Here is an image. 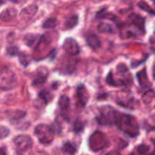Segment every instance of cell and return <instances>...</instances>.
<instances>
[{
    "mask_svg": "<svg viewBox=\"0 0 155 155\" xmlns=\"http://www.w3.org/2000/svg\"><path fill=\"white\" fill-rule=\"evenodd\" d=\"M120 130L130 137L134 138L139 135V127L136 118L127 114H118L115 124Z\"/></svg>",
    "mask_w": 155,
    "mask_h": 155,
    "instance_id": "obj_1",
    "label": "cell"
},
{
    "mask_svg": "<svg viewBox=\"0 0 155 155\" xmlns=\"http://www.w3.org/2000/svg\"><path fill=\"white\" fill-rule=\"evenodd\" d=\"M99 115L96 117L97 122L101 125L112 126L115 124L119 112L110 106H103L100 108Z\"/></svg>",
    "mask_w": 155,
    "mask_h": 155,
    "instance_id": "obj_2",
    "label": "cell"
},
{
    "mask_svg": "<svg viewBox=\"0 0 155 155\" xmlns=\"http://www.w3.org/2000/svg\"><path fill=\"white\" fill-rule=\"evenodd\" d=\"M17 85V77L15 73L7 67L0 68V89L9 90Z\"/></svg>",
    "mask_w": 155,
    "mask_h": 155,
    "instance_id": "obj_3",
    "label": "cell"
},
{
    "mask_svg": "<svg viewBox=\"0 0 155 155\" xmlns=\"http://www.w3.org/2000/svg\"><path fill=\"white\" fill-rule=\"evenodd\" d=\"M34 134L42 144H50L54 139V130L50 126L39 124L35 128Z\"/></svg>",
    "mask_w": 155,
    "mask_h": 155,
    "instance_id": "obj_4",
    "label": "cell"
},
{
    "mask_svg": "<svg viewBox=\"0 0 155 155\" xmlns=\"http://www.w3.org/2000/svg\"><path fill=\"white\" fill-rule=\"evenodd\" d=\"M108 145L107 137L101 132H95L89 139V146L93 151L104 149Z\"/></svg>",
    "mask_w": 155,
    "mask_h": 155,
    "instance_id": "obj_5",
    "label": "cell"
},
{
    "mask_svg": "<svg viewBox=\"0 0 155 155\" xmlns=\"http://www.w3.org/2000/svg\"><path fill=\"white\" fill-rule=\"evenodd\" d=\"M14 142L17 150L21 152H25L33 146V140L31 137L27 135H19L14 139Z\"/></svg>",
    "mask_w": 155,
    "mask_h": 155,
    "instance_id": "obj_6",
    "label": "cell"
},
{
    "mask_svg": "<svg viewBox=\"0 0 155 155\" xmlns=\"http://www.w3.org/2000/svg\"><path fill=\"white\" fill-rule=\"evenodd\" d=\"M63 48L64 51L71 56H75L80 54V48L77 41L73 38H68L64 40Z\"/></svg>",
    "mask_w": 155,
    "mask_h": 155,
    "instance_id": "obj_7",
    "label": "cell"
},
{
    "mask_svg": "<svg viewBox=\"0 0 155 155\" xmlns=\"http://www.w3.org/2000/svg\"><path fill=\"white\" fill-rule=\"evenodd\" d=\"M129 21L130 24L132 25L137 27L139 30H140L141 33H144L145 31V18H142V16L136 14H132L129 17Z\"/></svg>",
    "mask_w": 155,
    "mask_h": 155,
    "instance_id": "obj_8",
    "label": "cell"
},
{
    "mask_svg": "<svg viewBox=\"0 0 155 155\" xmlns=\"http://www.w3.org/2000/svg\"><path fill=\"white\" fill-rule=\"evenodd\" d=\"M77 98L82 106H85L89 98V95L83 85H79L77 88Z\"/></svg>",
    "mask_w": 155,
    "mask_h": 155,
    "instance_id": "obj_9",
    "label": "cell"
},
{
    "mask_svg": "<svg viewBox=\"0 0 155 155\" xmlns=\"http://www.w3.org/2000/svg\"><path fill=\"white\" fill-rule=\"evenodd\" d=\"M47 74H48V71H47L46 68H39L37 71V75L33 81V86H37L45 83L47 80Z\"/></svg>",
    "mask_w": 155,
    "mask_h": 155,
    "instance_id": "obj_10",
    "label": "cell"
},
{
    "mask_svg": "<svg viewBox=\"0 0 155 155\" xmlns=\"http://www.w3.org/2000/svg\"><path fill=\"white\" fill-rule=\"evenodd\" d=\"M70 104H71V101H70V98L68 95H61L58 101V106L61 114L63 115H64V116L68 115L70 107Z\"/></svg>",
    "mask_w": 155,
    "mask_h": 155,
    "instance_id": "obj_11",
    "label": "cell"
},
{
    "mask_svg": "<svg viewBox=\"0 0 155 155\" xmlns=\"http://www.w3.org/2000/svg\"><path fill=\"white\" fill-rule=\"evenodd\" d=\"M86 42L88 45L91 47V48H94V49H97V48L101 47V40L98 38L97 35L95 33H89L86 36Z\"/></svg>",
    "mask_w": 155,
    "mask_h": 155,
    "instance_id": "obj_12",
    "label": "cell"
},
{
    "mask_svg": "<svg viewBox=\"0 0 155 155\" xmlns=\"http://www.w3.org/2000/svg\"><path fill=\"white\" fill-rule=\"evenodd\" d=\"M17 10L15 8H8L0 14V20L3 21H9L17 16Z\"/></svg>",
    "mask_w": 155,
    "mask_h": 155,
    "instance_id": "obj_13",
    "label": "cell"
},
{
    "mask_svg": "<svg viewBox=\"0 0 155 155\" xmlns=\"http://www.w3.org/2000/svg\"><path fill=\"white\" fill-rule=\"evenodd\" d=\"M53 98V95H51L49 91L46 89L40 91L38 94V99L40 101H42L44 104H47Z\"/></svg>",
    "mask_w": 155,
    "mask_h": 155,
    "instance_id": "obj_14",
    "label": "cell"
},
{
    "mask_svg": "<svg viewBox=\"0 0 155 155\" xmlns=\"http://www.w3.org/2000/svg\"><path fill=\"white\" fill-rule=\"evenodd\" d=\"M38 10V7L35 5H31L28 7L25 8L24 10L21 12V16L25 17V18H31L32 16L36 13Z\"/></svg>",
    "mask_w": 155,
    "mask_h": 155,
    "instance_id": "obj_15",
    "label": "cell"
},
{
    "mask_svg": "<svg viewBox=\"0 0 155 155\" xmlns=\"http://www.w3.org/2000/svg\"><path fill=\"white\" fill-rule=\"evenodd\" d=\"M78 24V16L76 15H71L69 18H67L66 21H65V28L66 29H72L77 26Z\"/></svg>",
    "mask_w": 155,
    "mask_h": 155,
    "instance_id": "obj_16",
    "label": "cell"
},
{
    "mask_svg": "<svg viewBox=\"0 0 155 155\" xmlns=\"http://www.w3.org/2000/svg\"><path fill=\"white\" fill-rule=\"evenodd\" d=\"M136 76H137L138 80H139V83L141 86H144V87L150 86V83L148 82V77H147L146 73H145V70L140 71Z\"/></svg>",
    "mask_w": 155,
    "mask_h": 155,
    "instance_id": "obj_17",
    "label": "cell"
},
{
    "mask_svg": "<svg viewBox=\"0 0 155 155\" xmlns=\"http://www.w3.org/2000/svg\"><path fill=\"white\" fill-rule=\"evenodd\" d=\"M25 116L26 112L22 111V110H20L10 111V114H9V117H10L11 120L13 121H16L18 120L22 119V118H24Z\"/></svg>",
    "mask_w": 155,
    "mask_h": 155,
    "instance_id": "obj_18",
    "label": "cell"
},
{
    "mask_svg": "<svg viewBox=\"0 0 155 155\" xmlns=\"http://www.w3.org/2000/svg\"><path fill=\"white\" fill-rule=\"evenodd\" d=\"M98 31L101 33H114V28L110 24L101 22L98 25Z\"/></svg>",
    "mask_w": 155,
    "mask_h": 155,
    "instance_id": "obj_19",
    "label": "cell"
},
{
    "mask_svg": "<svg viewBox=\"0 0 155 155\" xmlns=\"http://www.w3.org/2000/svg\"><path fill=\"white\" fill-rule=\"evenodd\" d=\"M58 20L54 18H50L47 19L46 21H44L42 24V27L45 29H52L54 28L58 25Z\"/></svg>",
    "mask_w": 155,
    "mask_h": 155,
    "instance_id": "obj_20",
    "label": "cell"
},
{
    "mask_svg": "<svg viewBox=\"0 0 155 155\" xmlns=\"http://www.w3.org/2000/svg\"><path fill=\"white\" fill-rule=\"evenodd\" d=\"M63 150L65 153L71 155L74 154L76 153V151H77V148H76L75 145L70 142H68L64 144Z\"/></svg>",
    "mask_w": 155,
    "mask_h": 155,
    "instance_id": "obj_21",
    "label": "cell"
},
{
    "mask_svg": "<svg viewBox=\"0 0 155 155\" xmlns=\"http://www.w3.org/2000/svg\"><path fill=\"white\" fill-rule=\"evenodd\" d=\"M138 6L140 8V9H142V10H143V11H145V12H148V13L150 14L151 15H154V9H153L152 8H151V6H150L148 4V3L145 2H144V1L139 2L138 3Z\"/></svg>",
    "mask_w": 155,
    "mask_h": 155,
    "instance_id": "obj_22",
    "label": "cell"
},
{
    "mask_svg": "<svg viewBox=\"0 0 155 155\" xmlns=\"http://www.w3.org/2000/svg\"><path fill=\"white\" fill-rule=\"evenodd\" d=\"M38 37L39 36H35V35H27L25 36V38H24V41H25V43L27 45H29V46H33L35 42H39V41H37Z\"/></svg>",
    "mask_w": 155,
    "mask_h": 155,
    "instance_id": "obj_23",
    "label": "cell"
},
{
    "mask_svg": "<svg viewBox=\"0 0 155 155\" xmlns=\"http://www.w3.org/2000/svg\"><path fill=\"white\" fill-rule=\"evenodd\" d=\"M18 58H19L20 63H21L23 66L27 67V65L30 64V56L27 55V54L21 52H20L19 54H18Z\"/></svg>",
    "mask_w": 155,
    "mask_h": 155,
    "instance_id": "obj_24",
    "label": "cell"
},
{
    "mask_svg": "<svg viewBox=\"0 0 155 155\" xmlns=\"http://www.w3.org/2000/svg\"><path fill=\"white\" fill-rule=\"evenodd\" d=\"M154 91H153L152 89H151V90H149L148 92H145V93L144 94V95L142 96V99H143V101H145V103L148 104V103L151 102V100H152L153 98H154Z\"/></svg>",
    "mask_w": 155,
    "mask_h": 155,
    "instance_id": "obj_25",
    "label": "cell"
},
{
    "mask_svg": "<svg viewBox=\"0 0 155 155\" xmlns=\"http://www.w3.org/2000/svg\"><path fill=\"white\" fill-rule=\"evenodd\" d=\"M73 129H74V131L76 133H80V132H82L83 130V123L80 120H77L74 122Z\"/></svg>",
    "mask_w": 155,
    "mask_h": 155,
    "instance_id": "obj_26",
    "label": "cell"
},
{
    "mask_svg": "<svg viewBox=\"0 0 155 155\" xmlns=\"http://www.w3.org/2000/svg\"><path fill=\"white\" fill-rule=\"evenodd\" d=\"M10 133L8 129L3 126H0V139H4L8 137Z\"/></svg>",
    "mask_w": 155,
    "mask_h": 155,
    "instance_id": "obj_27",
    "label": "cell"
},
{
    "mask_svg": "<svg viewBox=\"0 0 155 155\" xmlns=\"http://www.w3.org/2000/svg\"><path fill=\"white\" fill-rule=\"evenodd\" d=\"M149 149H150V148L148 146V145L142 144V145H139V146L138 147L137 151L140 155H145L148 152Z\"/></svg>",
    "mask_w": 155,
    "mask_h": 155,
    "instance_id": "obj_28",
    "label": "cell"
},
{
    "mask_svg": "<svg viewBox=\"0 0 155 155\" xmlns=\"http://www.w3.org/2000/svg\"><path fill=\"white\" fill-rule=\"evenodd\" d=\"M19 53V49L17 46H10L7 48V54L10 56L18 55Z\"/></svg>",
    "mask_w": 155,
    "mask_h": 155,
    "instance_id": "obj_29",
    "label": "cell"
},
{
    "mask_svg": "<svg viewBox=\"0 0 155 155\" xmlns=\"http://www.w3.org/2000/svg\"><path fill=\"white\" fill-rule=\"evenodd\" d=\"M106 82H107V83H108V85H110V86H119V85H118V83H117V82L115 81V80L113 79V77H112L111 73H110V74H108V76L107 77V79H106Z\"/></svg>",
    "mask_w": 155,
    "mask_h": 155,
    "instance_id": "obj_30",
    "label": "cell"
},
{
    "mask_svg": "<svg viewBox=\"0 0 155 155\" xmlns=\"http://www.w3.org/2000/svg\"><path fill=\"white\" fill-rule=\"evenodd\" d=\"M117 72L120 73V74H128V69H127V66L124 64H119L117 68Z\"/></svg>",
    "mask_w": 155,
    "mask_h": 155,
    "instance_id": "obj_31",
    "label": "cell"
},
{
    "mask_svg": "<svg viewBox=\"0 0 155 155\" xmlns=\"http://www.w3.org/2000/svg\"><path fill=\"white\" fill-rule=\"evenodd\" d=\"M0 155H6L5 148H0Z\"/></svg>",
    "mask_w": 155,
    "mask_h": 155,
    "instance_id": "obj_32",
    "label": "cell"
},
{
    "mask_svg": "<svg viewBox=\"0 0 155 155\" xmlns=\"http://www.w3.org/2000/svg\"><path fill=\"white\" fill-rule=\"evenodd\" d=\"M11 1L14 3H21L22 2L25 1V0H11Z\"/></svg>",
    "mask_w": 155,
    "mask_h": 155,
    "instance_id": "obj_33",
    "label": "cell"
},
{
    "mask_svg": "<svg viewBox=\"0 0 155 155\" xmlns=\"http://www.w3.org/2000/svg\"><path fill=\"white\" fill-rule=\"evenodd\" d=\"M5 3V0H0V6Z\"/></svg>",
    "mask_w": 155,
    "mask_h": 155,
    "instance_id": "obj_34",
    "label": "cell"
},
{
    "mask_svg": "<svg viewBox=\"0 0 155 155\" xmlns=\"http://www.w3.org/2000/svg\"><path fill=\"white\" fill-rule=\"evenodd\" d=\"M104 155H111V154H110V153H108V154H104Z\"/></svg>",
    "mask_w": 155,
    "mask_h": 155,
    "instance_id": "obj_35",
    "label": "cell"
},
{
    "mask_svg": "<svg viewBox=\"0 0 155 155\" xmlns=\"http://www.w3.org/2000/svg\"><path fill=\"white\" fill-rule=\"evenodd\" d=\"M151 1H152V2H154V0H151Z\"/></svg>",
    "mask_w": 155,
    "mask_h": 155,
    "instance_id": "obj_36",
    "label": "cell"
}]
</instances>
